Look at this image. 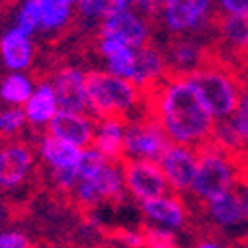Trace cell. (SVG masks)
Listing matches in <instances>:
<instances>
[{
	"label": "cell",
	"mask_w": 248,
	"mask_h": 248,
	"mask_svg": "<svg viewBox=\"0 0 248 248\" xmlns=\"http://www.w3.org/2000/svg\"><path fill=\"white\" fill-rule=\"evenodd\" d=\"M143 95L145 115L163 129L169 143L197 149L211 141L217 119L189 76L167 72Z\"/></svg>",
	"instance_id": "cell-1"
},
{
	"label": "cell",
	"mask_w": 248,
	"mask_h": 248,
	"mask_svg": "<svg viewBox=\"0 0 248 248\" xmlns=\"http://www.w3.org/2000/svg\"><path fill=\"white\" fill-rule=\"evenodd\" d=\"M215 119H229L236 113L248 86L240 72L220 52L209 44L201 66L189 74Z\"/></svg>",
	"instance_id": "cell-2"
},
{
	"label": "cell",
	"mask_w": 248,
	"mask_h": 248,
	"mask_svg": "<svg viewBox=\"0 0 248 248\" xmlns=\"http://www.w3.org/2000/svg\"><path fill=\"white\" fill-rule=\"evenodd\" d=\"M88 109L97 119H121L129 121V115L137 109H145V95L129 79L117 78L109 72L86 74Z\"/></svg>",
	"instance_id": "cell-3"
},
{
	"label": "cell",
	"mask_w": 248,
	"mask_h": 248,
	"mask_svg": "<svg viewBox=\"0 0 248 248\" xmlns=\"http://www.w3.org/2000/svg\"><path fill=\"white\" fill-rule=\"evenodd\" d=\"M197 171L191 193L197 201L206 202L236 185V171L232 155L218 147L215 141H206L204 145L197 147Z\"/></svg>",
	"instance_id": "cell-4"
},
{
	"label": "cell",
	"mask_w": 248,
	"mask_h": 248,
	"mask_svg": "<svg viewBox=\"0 0 248 248\" xmlns=\"http://www.w3.org/2000/svg\"><path fill=\"white\" fill-rule=\"evenodd\" d=\"M119 169L123 175L125 191L141 202L165 197L171 191L167 177H165L161 165L157 161L123 157L119 161Z\"/></svg>",
	"instance_id": "cell-5"
},
{
	"label": "cell",
	"mask_w": 248,
	"mask_h": 248,
	"mask_svg": "<svg viewBox=\"0 0 248 248\" xmlns=\"http://www.w3.org/2000/svg\"><path fill=\"white\" fill-rule=\"evenodd\" d=\"M171 145L163 129L149 117L141 115L125 123L123 133V157L159 161L161 155Z\"/></svg>",
	"instance_id": "cell-6"
},
{
	"label": "cell",
	"mask_w": 248,
	"mask_h": 248,
	"mask_svg": "<svg viewBox=\"0 0 248 248\" xmlns=\"http://www.w3.org/2000/svg\"><path fill=\"white\" fill-rule=\"evenodd\" d=\"M213 14V0H167L161 8L163 24L173 34L211 28Z\"/></svg>",
	"instance_id": "cell-7"
},
{
	"label": "cell",
	"mask_w": 248,
	"mask_h": 248,
	"mask_svg": "<svg viewBox=\"0 0 248 248\" xmlns=\"http://www.w3.org/2000/svg\"><path fill=\"white\" fill-rule=\"evenodd\" d=\"M211 30L215 32L211 44L226 60H232L238 52L248 48V12L224 14L217 10L211 18Z\"/></svg>",
	"instance_id": "cell-8"
},
{
	"label": "cell",
	"mask_w": 248,
	"mask_h": 248,
	"mask_svg": "<svg viewBox=\"0 0 248 248\" xmlns=\"http://www.w3.org/2000/svg\"><path fill=\"white\" fill-rule=\"evenodd\" d=\"M99 36L117 40V42L137 50L149 42V24L145 18L139 16V12L131 8H123L103 18Z\"/></svg>",
	"instance_id": "cell-9"
},
{
	"label": "cell",
	"mask_w": 248,
	"mask_h": 248,
	"mask_svg": "<svg viewBox=\"0 0 248 248\" xmlns=\"http://www.w3.org/2000/svg\"><path fill=\"white\" fill-rule=\"evenodd\" d=\"M34 167V151L22 141L0 143V189L12 191L20 187Z\"/></svg>",
	"instance_id": "cell-10"
},
{
	"label": "cell",
	"mask_w": 248,
	"mask_h": 248,
	"mask_svg": "<svg viewBox=\"0 0 248 248\" xmlns=\"http://www.w3.org/2000/svg\"><path fill=\"white\" fill-rule=\"evenodd\" d=\"M159 165L167 177V183L173 193H189L195 181L197 171V151L185 145H171L167 147L159 159Z\"/></svg>",
	"instance_id": "cell-11"
},
{
	"label": "cell",
	"mask_w": 248,
	"mask_h": 248,
	"mask_svg": "<svg viewBox=\"0 0 248 248\" xmlns=\"http://www.w3.org/2000/svg\"><path fill=\"white\" fill-rule=\"evenodd\" d=\"M60 111L72 113H86L88 111V92H86V74L66 66L56 72L54 79L50 81Z\"/></svg>",
	"instance_id": "cell-12"
},
{
	"label": "cell",
	"mask_w": 248,
	"mask_h": 248,
	"mask_svg": "<svg viewBox=\"0 0 248 248\" xmlns=\"http://www.w3.org/2000/svg\"><path fill=\"white\" fill-rule=\"evenodd\" d=\"M48 133L64 139L68 143L86 149L92 147L93 133H95V123L86 113H72V111H58L54 119L48 123Z\"/></svg>",
	"instance_id": "cell-13"
},
{
	"label": "cell",
	"mask_w": 248,
	"mask_h": 248,
	"mask_svg": "<svg viewBox=\"0 0 248 248\" xmlns=\"http://www.w3.org/2000/svg\"><path fill=\"white\" fill-rule=\"evenodd\" d=\"M167 72L169 68L163 52H159L149 44L135 50V70L131 81L141 92H149L151 88H155L167 76Z\"/></svg>",
	"instance_id": "cell-14"
},
{
	"label": "cell",
	"mask_w": 248,
	"mask_h": 248,
	"mask_svg": "<svg viewBox=\"0 0 248 248\" xmlns=\"http://www.w3.org/2000/svg\"><path fill=\"white\" fill-rule=\"evenodd\" d=\"M141 209L147 218H151L157 226H165L167 231L181 229L187 222L189 211L179 195H165L147 202H141Z\"/></svg>",
	"instance_id": "cell-15"
},
{
	"label": "cell",
	"mask_w": 248,
	"mask_h": 248,
	"mask_svg": "<svg viewBox=\"0 0 248 248\" xmlns=\"http://www.w3.org/2000/svg\"><path fill=\"white\" fill-rule=\"evenodd\" d=\"M206 46L209 44H199L197 40H191L187 36L171 40L167 46V54H165L169 72L185 74V76L195 72L206 54Z\"/></svg>",
	"instance_id": "cell-16"
},
{
	"label": "cell",
	"mask_w": 248,
	"mask_h": 248,
	"mask_svg": "<svg viewBox=\"0 0 248 248\" xmlns=\"http://www.w3.org/2000/svg\"><path fill=\"white\" fill-rule=\"evenodd\" d=\"M0 56H2V62L8 70L12 72L28 70L34 60V44L30 36H26L16 26L10 28L0 38Z\"/></svg>",
	"instance_id": "cell-17"
},
{
	"label": "cell",
	"mask_w": 248,
	"mask_h": 248,
	"mask_svg": "<svg viewBox=\"0 0 248 248\" xmlns=\"http://www.w3.org/2000/svg\"><path fill=\"white\" fill-rule=\"evenodd\" d=\"M38 151H40V157H42L44 165H48L52 171L76 169L79 165L81 155H84L81 147L74 145V143H68L64 139H58L50 133L40 139Z\"/></svg>",
	"instance_id": "cell-18"
},
{
	"label": "cell",
	"mask_w": 248,
	"mask_h": 248,
	"mask_svg": "<svg viewBox=\"0 0 248 248\" xmlns=\"http://www.w3.org/2000/svg\"><path fill=\"white\" fill-rule=\"evenodd\" d=\"M201 204H202V211L209 215V218H213L218 226H234L246 220L242 195H238L234 189L226 191L206 202H201Z\"/></svg>",
	"instance_id": "cell-19"
},
{
	"label": "cell",
	"mask_w": 248,
	"mask_h": 248,
	"mask_svg": "<svg viewBox=\"0 0 248 248\" xmlns=\"http://www.w3.org/2000/svg\"><path fill=\"white\" fill-rule=\"evenodd\" d=\"M123 133H125V121L113 117L99 119L95 123L92 147L99 151L108 161L119 163L123 159Z\"/></svg>",
	"instance_id": "cell-20"
},
{
	"label": "cell",
	"mask_w": 248,
	"mask_h": 248,
	"mask_svg": "<svg viewBox=\"0 0 248 248\" xmlns=\"http://www.w3.org/2000/svg\"><path fill=\"white\" fill-rule=\"evenodd\" d=\"M60 111L56 93L50 81H42L40 86L34 88L30 99L24 103V115L26 121L34 127H42L54 119V115Z\"/></svg>",
	"instance_id": "cell-21"
},
{
	"label": "cell",
	"mask_w": 248,
	"mask_h": 248,
	"mask_svg": "<svg viewBox=\"0 0 248 248\" xmlns=\"http://www.w3.org/2000/svg\"><path fill=\"white\" fill-rule=\"evenodd\" d=\"M40 6V30L56 32L68 26L72 18V8L66 0H38Z\"/></svg>",
	"instance_id": "cell-22"
},
{
	"label": "cell",
	"mask_w": 248,
	"mask_h": 248,
	"mask_svg": "<svg viewBox=\"0 0 248 248\" xmlns=\"http://www.w3.org/2000/svg\"><path fill=\"white\" fill-rule=\"evenodd\" d=\"M32 92H34L32 79L26 78L22 72H12L0 81V97L12 108L24 106L30 99Z\"/></svg>",
	"instance_id": "cell-23"
},
{
	"label": "cell",
	"mask_w": 248,
	"mask_h": 248,
	"mask_svg": "<svg viewBox=\"0 0 248 248\" xmlns=\"http://www.w3.org/2000/svg\"><path fill=\"white\" fill-rule=\"evenodd\" d=\"M78 14L86 20H93V18H108L109 14L123 10L125 4L123 0H78Z\"/></svg>",
	"instance_id": "cell-24"
},
{
	"label": "cell",
	"mask_w": 248,
	"mask_h": 248,
	"mask_svg": "<svg viewBox=\"0 0 248 248\" xmlns=\"http://www.w3.org/2000/svg\"><path fill=\"white\" fill-rule=\"evenodd\" d=\"M103 60H106V68L109 74L131 81L133 70H135V50L133 48H123L117 54L103 58Z\"/></svg>",
	"instance_id": "cell-25"
},
{
	"label": "cell",
	"mask_w": 248,
	"mask_h": 248,
	"mask_svg": "<svg viewBox=\"0 0 248 248\" xmlns=\"http://www.w3.org/2000/svg\"><path fill=\"white\" fill-rule=\"evenodd\" d=\"M16 28L22 30L26 36H32L40 30V6L38 0H24V4L18 10Z\"/></svg>",
	"instance_id": "cell-26"
},
{
	"label": "cell",
	"mask_w": 248,
	"mask_h": 248,
	"mask_svg": "<svg viewBox=\"0 0 248 248\" xmlns=\"http://www.w3.org/2000/svg\"><path fill=\"white\" fill-rule=\"evenodd\" d=\"M141 234H143V248H179L175 234L167 229L149 226V229L141 231Z\"/></svg>",
	"instance_id": "cell-27"
},
{
	"label": "cell",
	"mask_w": 248,
	"mask_h": 248,
	"mask_svg": "<svg viewBox=\"0 0 248 248\" xmlns=\"http://www.w3.org/2000/svg\"><path fill=\"white\" fill-rule=\"evenodd\" d=\"M0 117H2V133L4 135L20 133L28 123L26 115H24V109H20V108H10V109L0 113Z\"/></svg>",
	"instance_id": "cell-28"
},
{
	"label": "cell",
	"mask_w": 248,
	"mask_h": 248,
	"mask_svg": "<svg viewBox=\"0 0 248 248\" xmlns=\"http://www.w3.org/2000/svg\"><path fill=\"white\" fill-rule=\"evenodd\" d=\"M52 179L56 187L64 193H72L74 187L78 185V167L76 169H64V171H52Z\"/></svg>",
	"instance_id": "cell-29"
},
{
	"label": "cell",
	"mask_w": 248,
	"mask_h": 248,
	"mask_svg": "<svg viewBox=\"0 0 248 248\" xmlns=\"http://www.w3.org/2000/svg\"><path fill=\"white\" fill-rule=\"evenodd\" d=\"M30 242L22 232H0V248H28Z\"/></svg>",
	"instance_id": "cell-30"
},
{
	"label": "cell",
	"mask_w": 248,
	"mask_h": 248,
	"mask_svg": "<svg viewBox=\"0 0 248 248\" xmlns=\"http://www.w3.org/2000/svg\"><path fill=\"white\" fill-rule=\"evenodd\" d=\"M218 6L224 14H242L248 12V0H218Z\"/></svg>",
	"instance_id": "cell-31"
},
{
	"label": "cell",
	"mask_w": 248,
	"mask_h": 248,
	"mask_svg": "<svg viewBox=\"0 0 248 248\" xmlns=\"http://www.w3.org/2000/svg\"><path fill=\"white\" fill-rule=\"evenodd\" d=\"M195 248H226V246H222V244H218V242H215V240H211V238H204V240H201ZM232 248H240V246L234 244Z\"/></svg>",
	"instance_id": "cell-32"
},
{
	"label": "cell",
	"mask_w": 248,
	"mask_h": 248,
	"mask_svg": "<svg viewBox=\"0 0 248 248\" xmlns=\"http://www.w3.org/2000/svg\"><path fill=\"white\" fill-rule=\"evenodd\" d=\"M242 201H244V209H246V218H248V187H244V195H242Z\"/></svg>",
	"instance_id": "cell-33"
},
{
	"label": "cell",
	"mask_w": 248,
	"mask_h": 248,
	"mask_svg": "<svg viewBox=\"0 0 248 248\" xmlns=\"http://www.w3.org/2000/svg\"><path fill=\"white\" fill-rule=\"evenodd\" d=\"M66 2H68L70 6H76V4H78V0H66Z\"/></svg>",
	"instance_id": "cell-34"
},
{
	"label": "cell",
	"mask_w": 248,
	"mask_h": 248,
	"mask_svg": "<svg viewBox=\"0 0 248 248\" xmlns=\"http://www.w3.org/2000/svg\"><path fill=\"white\" fill-rule=\"evenodd\" d=\"M0 133H2V117H0Z\"/></svg>",
	"instance_id": "cell-35"
},
{
	"label": "cell",
	"mask_w": 248,
	"mask_h": 248,
	"mask_svg": "<svg viewBox=\"0 0 248 248\" xmlns=\"http://www.w3.org/2000/svg\"><path fill=\"white\" fill-rule=\"evenodd\" d=\"M4 2H10V0H0V4H4Z\"/></svg>",
	"instance_id": "cell-36"
},
{
	"label": "cell",
	"mask_w": 248,
	"mask_h": 248,
	"mask_svg": "<svg viewBox=\"0 0 248 248\" xmlns=\"http://www.w3.org/2000/svg\"><path fill=\"white\" fill-rule=\"evenodd\" d=\"M0 217H2V206H0Z\"/></svg>",
	"instance_id": "cell-37"
},
{
	"label": "cell",
	"mask_w": 248,
	"mask_h": 248,
	"mask_svg": "<svg viewBox=\"0 0 248 248\" xmlns=\"http://www.w3.org/2000/svg\"><path fill=\"white\" fill-rule=\"evenodd\" d=\"M95 248H106V246H95Z\"/></svg>",
	"instance_id": "cell-38"
},
{
	"label": "cell",
	"mask_w": 248,
	"mask_h": 248,
	"mask_svg": "<svg viewBox=\"0 0 248 248\" xmlns=\"http://www.w3.org/2000/svg\"><path fill=\"white\" fill-rule=\"evenodd\" d=\"M28 248H30V246H28Z\"/></svg>",
	"instance_id": "cell-39"
}]
</instances>
